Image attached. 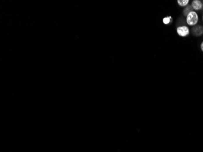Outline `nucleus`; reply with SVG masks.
Instances as JSON below:
<instances>
[{"instance_id":"f257e3e1","label":"nucleus","mask_w":203,"mask_h":152,"mask_svg":"<svg viewBox=\"0 0 203 152\" xmlns=\"http://www.w3.org/2000/svg\"><path fill=\"white\" fill-rule=\"evenodd\" d=\"M200 21V17L197 12L192 10L186 17V23L188 27H193L197 25Z\"/></svg>"},{"instance_id":"f03ea898","label":"nucleus","mask_w":203,"mask_h":152,"mask_svg":"<svg viewBox=\"0 0 203 152\" xmlns=\"http://www.w3.org/2000/svg\"><path fill=\"white\" fill-rule=\"evenodd\" d=\"M178 36L181 37H187L190 36L191 31L190 27L187 25H182L178 26L176 29Z\"/></svg>"},{"instance_id":"7ed1b4c3","label":"nucleus","mask_w":203,"mask_h":152,"mask_svg":"<svg viewBox=\"0 0 203 152\" xmlns=\"http://www.w3.org/2000/svg\"><path fill=\"white\" fill-rule=\"evenodd\" d=\"M191 33L195 37H201L203 36V26L201 24H197L192 27L190 29Z\"/></svg>"},{"instance_id":"20e7f679","label":"nucleus","mask_w":203,"mask_h":152,"mask_svg":"<svg viewBox=\"0 0 203 152\" xmlns=\"http://www.w3.org/2000/svg\"><path fill=\"white\" fill-rule=\"evenodd\" d=\"M193 10L200 11L203 9V2L201 0H193L190 4Z\"/></svg>"},{"instance_id":"39448f33","label":"nucleus","mask_w":203,"mask_h":152,"mask_svg":"<svg viewBox=\"0 0 203 152\" xmlns=\"http://www.w3.org/2000/svg\"><path fill=\"white\" fill-rule=\"evenodd\" d=\"M190 3V0H178L177 4L181 8H186Z\"/></svg>"},{"instance_id":"423d86ee","label":"nucleus","mask_w":203,"mask_h":152,"mask_svg":"<svg viewBox=\"0 0 203 152\" xmlns=\"http://www.w3.org/2000/svg\"><path fill=\"white\" fill-rule=\"evenodd\" d=\"M193 10L190 4H188L187 6H186V8H184L183 10V13L184 17H187L188 15V13H189L190 12H192Z\"/></svg>"},{"instance_id":"0eeeda50","label":"nucleus","mask_w":203,"mask_h":152,"mask_svg":"<svg viewBox=\"0 0 203 152\" xmlns=\"http://www.w3.org/2000/svg\"><path fill=\"white\" fill-rule=\"evenodd\" d=\"M172 18L171 16L166 17H165V18H164L163 19V23L164 24L167 25V24H169L172 22Z\"/></svg>"},{"instance_id":"6e6552de","label":"nucleus","mask_w":203,"mask_h":152,"mask_svg":"<svg viewBox=\"0 0 203 152\" xmlns=\"http://www.w3.org/2000/svg\"><path fill=\"white\" fill-rule=\"evenodd\" d=\"M200 49H201V51L203 52V41H202V42L200 44Z\"/></svg>"},{"instance_id":"1a4fd4ad","label":"nucleus","mask_w":203,"mask_h":152,"mask_svg":"<svg viewBox=\"0 0 203 152\" xmlns=\"http://www.w3.org/2000/svg\"><path fill=\"white\" fill-rule=\"evenodd\" d=\"M202 22H203V16H202Z\"/></svg>"}]
</instances>
